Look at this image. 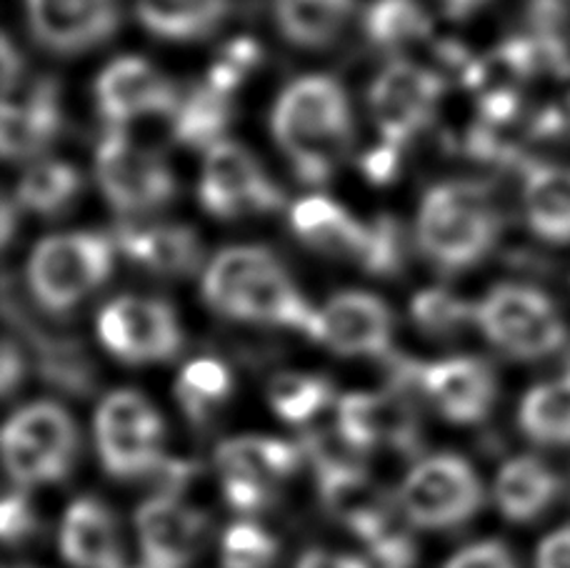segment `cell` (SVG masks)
Segmentation results:
<instances>
[{
    "mask_svg": "<svg viewBox=\"0 0 570 568\" xmlns=\"http://www.w3.org/2000/svg\"><path fill=\"white\" fill-rule=\"evenodd\" d=\"M203 296L220 316L273 323L308 333L318 329V313L301 296L271 251L236 246L220 251L203 278Z\"/></svg>",
    "mask_w": 570,
    "mask_h": 568,
    "instance_id": "6da1fadb",
    "label": "cell"
},
{
    "mask_svg": "<svg viewBox=\"0 0 570 568\" xmlns=\"http://www.w3.org/2000/svg\"><path fill=\"white\" fill-rule=\"evenodd\" d=\"M273 136L305 184H323L351 146L348 96L331 76H308L283 90L273 108Z\"/></svg>",
    "mask_w": 570,
    "mask_h": 568,
    "instance_id": "7a4b0ae2",
    "label": "cell"
},
{
    "mask_svg": "<svg viewBox=\"0 0 570 568\" xmlns=\"http://www.w3.org/2000/svg\"><path fill=\"white\" fill-rule=\"evenodd\" d=\"M501 233V218L483 186L441 184L428 190L419 213V243L435 266L471 268Z\"/></svg>",
    "mask_w": 570,
    "mask_h": 568,
    "instance_id": "3957f363",
    "label": "cell"
},
{
    "mask_svg": "<svg viewBox=\"0 0 570 568\" xmlns=\"http://www.w3.org/2000/svg\"><path fill=\"white\" fill-rule=\"evenodd\" d=\"M114 268V246L98 233H63L40 241L28 261V286L50 313L73 311Z\"/></svg>",
    "mask_w": 570,
    "mask_h": 568,
    "instance_id": "277c9868",
    "label": "cell"
},
{
    "mask_svg": "<svg viewBox=\"0 0 570 568\" xmlns=\"http://www.w3.org/2000/svg\"><path fill=\"white\" fill-rule=\"evenodd\" d=\"M475 323L508 356L533 361L551 356L566 343V323L543 291L503 283L475 309Z\"/></svg>",
    "mask_w": 570,
    "mask_h": 568,
    "instance_id": "5b68a950",
    "label": "cell"
},
{
    "mask_svg": "<svg viewBox=\"0 0 570 568\" xmlns=\"http://www.w3.org/2000/svg\"><path fill=\"white\" fill-rule=\"evenodd\" d=\"M76 451V423L56 403L26 405L8 421L3 431L6 469L18 483L63 479Z\"/></svg>",
    "mask_w": 570,
    "mask_h": 568,
    "instance_id": "8992f818",
    "label": "cell"
},
{
    "mask_svg": "<svg viewBox=\"0 0 570 568\" xmlns=\"http://www.w3.org/2000/svg\"><path fill=\"white\" fill-rule=\"evenodd\" d=\"M163 419L136 391H116L96 413V441L106 469L118 479L156 471Z\"/></svg>",
    "mask_w": 570,
    "mask_h": 568,
    "instance_id": "52a82bcc",
    "label": "cell"
},
{
    "mask_svg": "<svg viewBox=\"0 0 570 568\" xmlns=\"http://www.w3.org/2000/svg\"><path fill=\"white\" fill-rule=\"evenodd\" d=\"M483 489L475 471L458 456H433L415 466L401 491L409 519L423 529H445L463 523L478 511Z\"/></svg>",
    "mask_w": 570,
    "mask_h": 568,
    "instance_id": "ba28073f",
    "label": "cell"
},
{
    "mask_svg": "<svg viewBox=\"0 0 570 568\" xmlns=\"http://www.w3.org/2000/svg\"><path fill=\"white\" fill-rule=\"evenodd\" d=\"M98 184L120 213H146L166 206L176 193V178L158 154L134 144L120 130L100 140L96 156Z\"/></svg>",
    "mask_w": 570,
    "mask_h": 568,
    "instance_id": "9c48e42d",
    "label": "cell"
},
{
    "mask_svg": "<svg viewBox=\"0 0 570 568\" xmlns=\"http://www.w3.org/2000/svg\"><path fill=\"white\" fill-rule=\"evenodd\" d=\"M443 80L428 68L395 60L373 80L368 106L385 144L401 148L433 118Z\"/></svg>",
    "mask_w": 570,
    "mask_h": 568,
    "instance_id": "30bf717a",
    "label": "cell"
},
{
    "mask_svg": "<svg viewBox=\"0 0 570 568\" xmlns=\"http://www.w3.org/2000/svg\"><path fill=\"white\" fill-rule=\"evenodd\" d=\"M98 336L126 363L168 361L178 353L183 333L176 313L163 301L118 298L100 311Z\"/></svg>",
    "mask_w": 570,
    "mask_h": 568,
    "instance_id": "8fae6325",
    "label": "cell"
},
{
    "mask_svg": "<svg viewBox=\"0 0 570 568\" xmlns=\"http://www.w3.org/2000/svg\"><path fill=\"white\" fill-rule=\"evenodd\" d=\"M200 200L218 218H238L250 213L276 210L283 203L278 186L263 174L246 148L220 140L208 148L203 166Z\"/></svg>",
    "mask_w": 570,
    "mask_h": 568,
    "instance_id": "7c38bea8",
    "label": "cell"
},
{
    "mask_svg": "<svg viewBox=\"0 0 570 568\" xmlns=\"http://www.w3.org/2000/svg\"><path fill=\"white\" fill-rule=\"evenodd\" d=\"M391 336L393 316L389 306L371 293L348 291L325 303L313 341L341 356H385Z\"/></svg>",
    "mask_w": 570,
    "mask_h": 568,
    "instance_id": "4fadbf2b",
    "label": "cell"
},
{
    "mask_svg": "<svg viewBox=\"0 0 570 568\" xmlns=\"http://www.w3.org/2000/svg\"><path fill=\"white\" fill-rule=\"evenodd\" d=\"M33 36L56 53L104 43L118 26L116 0H26Z\"/></svg>",
    "mask_w": 570,
    "mask_h": 568,
    "instance_id": "5bb4252c",
    "label": "cell"
},
{
    "mask_svg": "<svg viewBox=\"0 0 570 568\" xmlns=\"http://www.w3.org/2000/svg\"><path fill=\"white\" fill-rule=\"evenodd\" d=\"M96 96L100 114L116 126L150 114H173L180 108L176 86L148 60L136 56L110 63L98 76Z\"/></svg>",
    "mask_w": 570,
    "mask_h": 568,
    "instance_id": "9a60e30c",
    "label": "cell"
},
{
    "mask_svg": "<svg viewBox=\"0 0 570 568\" xmlns=\"http://www.w3.org/2000/svg\"><path fill=\"white\" fill-rule=\"evenodd\" d=\"M421 389L453 423L485 419L495 401L493 371L478 359H448L423 366Z\"/></svg>",
    "mask_w": 570,
    "mask_h": 568,
    "instance_id": "2e32d148",
    "label": "cell"
},
{
    "mask_svg": "<svg viewBox=\"0 0 570 568\" xmlns=\"http://www.w3.org/2000/svg\"><path fill=\"white\" fill-rule=\"evenodd\" d=\"M338 431L358 451L381 443L409 449L415 441V413L399 393H351L338 405Z\"/></svg>",
    "mask_w": 570,
    "mask_h": 568,
    "instance_id": "e0dca14e",
    "label": "cell"
},
{
    "mask_svg": "<svg viewBox=\"0 0 570 568\" xmlns=\"http://www.w3.org/2000/svg\"><path fill=\"white\" fill-rule=\"evenodd\" d=\"M142 559L150 568H183L198 549L203 519L170 496L146 501L136 513Z\"/></svg>",
    "mask_w": 570,
    "mask_h": 568,
    "instance_id": "ac0fdd59",
    "label": "cell"
},
{
    "mask_svg": "<svg viewBox=\"0 0 570 568\" xmlns=\"http://www.w3.org/2000/svg\"><path fill=\"white\" fill-rule=\"evenodd\" d=\"M60 551L76 568H124L114 516L94 499H78L68 509Z\"/></svg>",
    "mask_w": 570,
    "mask_h": 568,
    "instance_id": "d6986e66",
    "label": "cell"
},
{
    "mask_svg": "<svg viewBox=\"0 0 570 568\" xmlns=\"http://www.w3.org/2000/svg\"><path fill=\"white\" fill-rule=\"evenodd\" d=\"M291 226L303 243L328 256L361 261L368 243V226H363L348 210L325 196H311L295 203Z\"/></svg>",
    "mask_w": 570,
    "mask_h": 568,
    "instance_id": "ffe728a7",
    "label": "cell"
},
{
    "mask_svg": "<svg viewBox=\"0 0 570 568\" xmlns=\"http://www.w3.org/2000/svg\"><path fill=\"white\" fill-rule=\"evenodd\" d=\"M3 156L8 160L30 158L43 150L60 130V106L53 84L36 88L26 104H6L3 108Z\"/></svg>",
    "mask_w": 570,
    "mask_h": 568,
    "instance_id": "44dd1931",
    "label": "cell"
},
{
    "mask_svg": "<svg viewBox=\"0 0 570 568\" xmlns=\"http://www.w3.org/2000/svg\"><path fill=\"white\" fill-rule=\"evenodd\" d=\"M120 248L130 261L160 276H186L200 266L196 233L183 226L128 228L120 233Z\"/></svg>",
    "mask_w": 570,
    "mask_h": 568,
    "instance_id": "7402d4cb",
    "label": "cell"
},
{
    "mask_svg": "<svg viewBox=\"0 0 570 568\" xmlns=\"http://www.w3.org/2000/svg\"><path fill=\"white\" fill-rule=\"evenodd\" d=\"M561 481L543 461L521 456L503 466L495 479V501L511 521L525 523L556 501Z\"/></svg>",
    "mask_w": 570,
    "mask_h": 568,
    "instance_id": "603a6c76",
    "label": "cell"
},
{
    "mask_svg": "<svg viewBox=\"0 0 570 568\" xmlns=\"http://www.w3.org/2000/svg\"><path fill=\"white\" fill-rule=\"evenodd\" d=\"M523 206L531 228L551 243H570V166H531Z\"/></svg>",
    "mask_w": 570,
    "mask_h": 568,
    "instance_id": "cb8c5ba5",
    "label": "cell"
},
{
    "mask_svg": "<svg viewBox=\"0 0 570 568\" xmlns=\"http://www.w3.org/2000/svg\"><path fill=\"white\" fill-rule=\"evenodd\" d=\"M223 476H240L261 486L276 483L291 476L301 463V449L281 439H263V435H248V439H230L216 453Z\"/></svg>",
    "mask_w": 570,
    "mask_h": 568,
    "instance_id": "d4e9b609",
    "label": "cell"
},
{
    "mask_svg": "<svg viewBox=\"0 0 570 568\" xmlns=\"http://www.w3.org/2000/svg\"><path fill=\"white\" fill-rule=\"evenodd\" d=\"M321 493L328 509L351 529L368 541L371 536L391 521L383 493L375 489L363 471H343L321 476Z\"/></svg>",
    "mask_w": 570,
    "mask_h": 568,
    "instance_id": "484cf974",
    "label": "cell"
},
{
    "mask_svg": "<svg viewBox=\"0 0 570 568\" xmlns=\"http://www.w3.org/2000/svg\"><path fill=\"white\" fill-rule=\"evenodd\" d=\"M226 10L228 0H138L142 26L170 40H193L210 33Z\"/></svg>",
    "mask_w": 570,
    "mask_h": 568,
    "instance_id": "4316f807",
    "label": "cell"
},
{
    "mask_svg": "<svg viewBox=\"0 0 570 568\" xmlns=\"http://www.w3.org/2000/svg\"><path fill=\"white\" fill-rule=\"evenodd\" d=\"M351 8L353 0H276V18L293 43L318 48L338 36Z\"/></svg>",
    "mask_w": 570,
    "mask_h": 568,
    "instance_id": "83f0119b",
    "label": "cell"
},
{
    "mask_svg": "<svg viewBox=\"0 0 570 568\" xmlns=\"http://www.w3.org/2000/svg\"><path fill=\"white\" fill-rule=\"evenodd\" d=\"M230 94L206 80V86H198L186 100H180L173 134L176 140L190 148H213L220 144L223 130L230 124Z\"/></svg>",
    "mask_w": 570,
    "mask_h": 568,
    "instance_id": "f1b7e54d",
    "label": "cell"
},
{
    "mask_svg": "<svg viewBox=\"0 0 570 568\" xmlns=\"http://www.w3.org/2000/svg\"><path fill=\"white\" fill-rule=\"evenodd\" d=\"M521 429L543 445H570V379L541 383L521 405Z\"/></svg>",
    "mask_w": 570,
    "mask_h": 568,
    "instance_id": "f546056e",
    "label": "cell"
},
{
    "mask_svg": "<svg viewBox=\"0 0 570 568\" xmlns=\"http://www.w3.org/2000/svg\"><path fill=\"white\" fill-rule=\"evenodd\" d=\"M80 190V174L60 160H40L18 186V203L28 210L56 216L68 208Z\"/></svg>",
    "mask_w": 570,
    "mask_h": 568,
    "instance_id": "4dcf8cb0",
    "label": "cell"
},
{
    "mask_svg": "<svg viewBox=\"0 0 570 568\" xmlns=\"http://www.w3.org/2000/svg\"><path fill=\"white\" fill-rule=\"evenodd\" d=\"M365 33L381 48H403L431 33V20L415 0H375L365 13Z\"/></svg>",
    "mask_w": 570,
    "mask_h": 568,
    "instance_id": "1f68e13d",
    "label": "cell"
},
{
    "mask_svg": "<svg viewBox=\"0 0 570 568\" xmlns=\"http://www.w3.org/2000/svg\"><path fill=\"white\" fill-rule=\"evenodd\" d=\"M331 401V385L318 376L283 373L271 383V403L283 421L305 423Z\"/></svg>",
    "mask_w": 570,
    "mask_h": 568,
    "instance_id": "d6a6232c",
    "label": "cell"
},
{
    "mask_svg": "<svg viewBox=\"0 0 570 568\" xmlns=\"http://www.w3.org/2000/svg\"><path fill=\"white\" fill-rule=\"evenodd\" d=\"M230 373L220 361L198 359L183 369L178 381V399L193 419H203L213 405L228 399L230 393Z\"/></svg>",
    "mask_w": 570,
    "mask_h": 568,
    "instance_id": "836d02e7",
    "label": "cell"
},
{
    "mask_svg": "<svg viewBox=\"0 0 570 568\" xmlns=\"http://www.w3.org/2000/svg\"><path fill=\"white\" fill-rule=\"evenodd\" d=\"M411 313L413 321L425 333H433V336H448V333L458 331L468 321L475 319V311L468 303L441 288L419 293L411 303Z\"/></svg>",
    "mask_w": 570,
    "mask_h": 568,
    "instance_id": "e575fe53",
    "label": "cell"
},
{
    "mask_svg": "<svg viewBox=\"0 0 570 568\" xmlns=\"http://www.w3.org/2000/svg\"><path fill=\"white\" fill-rule=\"evenodd\" d=\"M278 543L256 523H236L223 539V568H268Z\"/></svg>",
    "mask_w": 570,
    "mask_h": 568,
    "instance_id": "d590c367",
    "label": "cell"
},
{
    "mask_svg": "<svg viewBox=\"0 0 570 568\" xmlns=\"http://www.w3.org/2000/svg\"><path fill=\"white\" fill-rule=\"evenodd\" d=\"M361 263L365 271L391 276L403 263V236L401 226L393 218L383 216L368 226V243H365Z\"/></svg>",
    "mask_w": 570,
    "mask_h": 568,
    "instance_id": "8d00e7d4",
    "label": "cell"
},
{
    "mask_svg": "<svg viewBox=\"0 0 570 568\" xmlns=\"http://www.w3.org/2000/svg\"><path fill=\"white\" fill-rule=\"evenodd\" d=\"M258 58H261V48L253 43L250 38L233 40V43L223 50L218 63L213 66L208 84H213L220 90H226V94H233V90L240 86L243 76H246L248 70L258 63Z\"/></svg>",
    "mask_w": 570,
    "mask_h": 568,
    "instance_id": "74e56055",
    "label": "cell"
},
{
    "mask_svg": "<svg viewBox=\"0 0 570 568\" xmlns=\"http://www.w3.org/2000/svg\"><path fill=\"white\" fill-rule=\"evenodd\" d=\"M445 568H518L513 554L498 541H485L468 546L458 551Z\"/></svg>",
    "mask_w": 570,
    "mask_h": 568,
    "instance_id": "f35d334b",
    "label": "cell"
},
{
    "mask_svg": "<svg viewBox=\"0 0 570 568\" xmlns=\"http://www.w3.org/2000/svg\"><path fill=\"white\" fill-rule=\"evenodd\" d=\"M0 529H3V539L13 543L33 529V513L30 506L20 493H10L3 501V511H0Z\"/></svg>",
    "mask_w": 570,
    "mask_h": 568,
    "instance_id": "ab89813d",
    "label": "cell"
},
{
    "mask_svg": "<svg viewBox=\"0 0 570 568\" xmlns=\"http://www.w3.org/2000/svg\"><path fill=\"white\" fill-rule=\"evenodd\" d=\"M226 481V499L238 511H256L268 499V489L240 476H223Z\"/></svg>",
    "mask_w": 570,
    "mask_h": 568,
    "instance_id": "60d3db41",
    "label": "cell"
},
{
    "mask_svg": "<svg viewBox=\"0 0 570 568\" xmlns=\"http://www.w3.org/2000/svg\"><path fill=\"white\" fill-rule=\"evenodd\" d=\"M399 166L401 148H395L391 144H383L363 156V174L368 176L373 184H389V180H393L395 174H399Z\"/></svg>",
    "mask_w": 570,
    "mask_h": 568,
    "instance_id": "b9f144b4",
    "label": "cell"
},
{
    "mask_svg": "<svg viewBox=\"0 0 570 568\" xmlns=\"http://www.w3.org/2000/svg\"><path fill=\"white\" fill-rule=\"evenodd\" d=\"M538 568H570V526L553 531L538 549Z\"/></svg>",
    "mask_w": 570,
    "mask_h": 568,
    "instance_id": "7bdbcfd3",
    "label": "cell"
},
{
    "mask_svg": "<svg viewBox=\"0 0 570 568\" xmlns=\"http://www.w3.org/2000/svg\"><path fill=\"white\" fill-rule=\"evenodd\" d=\"M295 568H368L353 556H338L328 551H308Z\"/></svg>",
    "mask_w": 570,
    "mask_h": 568,
    "instance_id": "ee69618b",
    "label": "cell"
},
{
    "mask_svg": "<svg viewBox=\"0 0 570 568\" xmlns=\"http://www.w3.org/2000/svg\"><path fill=\"white\" fill-rule=\"evenodd\" d=\"M20 379V356L16 346L10 341H6V349H3V391L10 393L13 391V385Z\"/></svg>",
    "mask_w": 570,
    "mask_h": 568,
    "instance_id": "f6af8a7d",
    "label": "cell"
},
{
    "mask_svg": "<svg viewBox=\"0 0 570 568\" xmlns=\"http://www.w3.org/2000/svg\"><path fill=\"white\" fill-rule=\"evenodd\" d=\"M445 3V13L451 18H468L471 13H475L478 8H481L485 0H443Z\"/></svg>",
    "mask_w": 570,
    "mask_h": 568,
    "instance_id": "bcb514c9",
    "label": "cell"
},
{
    "mask_svg": "<svg viewBox=\"0 0 570 568\" xmlns=\"http://www.w3.org/2000/svg\"><path fill=\"white\" fill-rule=\"evenodd\" d=\"M3 76H6V88H10L13 86V80H16V66H18V56H16V50H13V46H10V40L8 38H3Z\"/></svg>",
    "mask_w": 570,
    "mask_h": 568,
    "instance_id": "7dc6e473",
    "label": "cell"
},
{
    "mask_svg": "<svg viewBox=\"0 0 570 568\" xmlns=\"http://www.w3.org/2000/svg\"><path fill=\"white\" fill-rule=\"evenodd\" d=\"M10 228H13V206H10V200H6V208H3V238H6V243L10 241Z\"/></svg>",
    "mask_w": 570,
    "mask_h": 568,
    "instance_id": "c3c4849f",
    "label": "cell"
},
{
    "mask_svg": "<svg viewBox=\"0 0 570 568\" xmlns=\"http://www.w3.org/2000/svg\"><path fill=\"white\" fill-rule=\"evenodd\" d=\"M563 78H566V84H568V90H566V110H563V116H566V124L570 126V68H568V74H566Z\"/></svg>",
    "mask_w": 570,
    "mask_h": 568,
    "instance_id": "681fc988",
    "label": "cell"
},
{
    "mask_svg": "<svg viewBox=\"0 0 570 568\" xmlns=\"http://www.w3.org/2000/svg\"><path fill=\"white\" fill-rule=\"evenodd\" d=\"M563 376H566V379H570V361H568V369H566V373H563Z\"/></svg>",
    "mask_w": 570,
    "mask_h": 568,
    "instance_id": "f907efd6",
    "label": "cell"
},
{
    "mask_svg": "<svg viewBox=\"0 0 570 568\" xmlns=\"http://www.w3.org/2000/svg\"><path fill=\"white\" fill-rule=\"evenodd\" d=\"M142 568H150V566H142Z\"/></svg>",
    "mask_w": 570,
    "mask_h": 568,
    "instance_id": "816d5d0a",
    "label": "cell"
}]
</instances>
